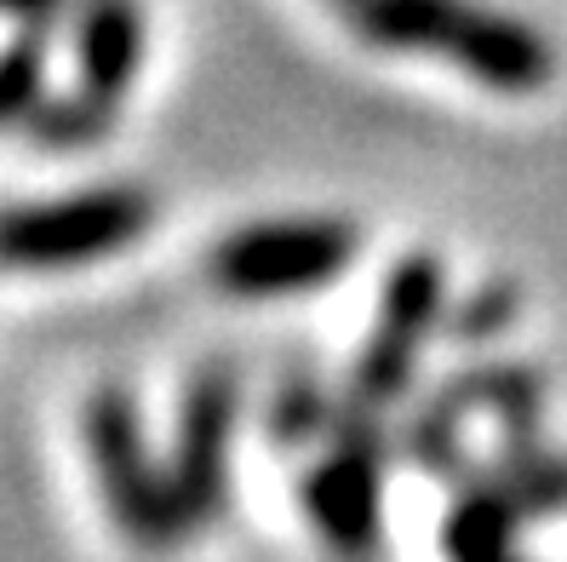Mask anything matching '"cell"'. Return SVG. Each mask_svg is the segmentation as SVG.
<instances>
[{
    "instance_id": "cell-10",
    "label": "cell",
    "mask_w": 567,
    "mask_h": 562,
    "mask_svg": "<svg viewBox=\"0 0 567 562\" xmlns=\"http://www.w3.org/2000/svg\"><path fill=\"white\" fill-rule=\"evenodd\" d=\"M447 402L471 419V413H493L505 437H539V413H545V374L533 361H482L464 368L442 385Z\"/></svg>"
},
{
    "instance_id": "cell-3",
    "label": "cell",
    "mask_w": 567,
    "mask_h": 562,
    "mask_svg": "<svg viewBox=\"0 0 567 562\" xmlns=\"http://www.w3.org/2000/svg\"><path fill=\"white\" fill-rule=\"evenodd\" d=\"M384 466H390L384 413L344 396L327 453L298 477V511L310 517L321 545L339 562H373L384 545Z\"/></svg>"
},
{
    "instance_id": "cell-18",
    "label": "cell",
    "mask_w": 567,
    "mask_h": 562,
    "mask_svg": "<svg viewBox=\"0 0 567 562\" xmlns=\"http://www.w3.org/2000/svg\"><path fill=\"white\" fill-rule=\"evenodd\" d=\"M332 7H339V12H350V7H355V0H332Z\"/></svg>"
},
{
    "instance_id": "cell-6",
    "label": "cell",
    "mask_w": 567,
    "mask_h": 562,
    "mask_svg": "<svg viewBox=\"0 0 567 562\" xmlns=\"http://www.w3.org/2000/svg\"><path fill=\"white\" fill-rule=\"evenodd\" d=\"M447 310V264L436 253H408L379 287V321L367 334L350 390L367 408H395L408 396L413 374H419V350L436 334V321Z\"/></svg>"
},
{
    "instance_id": "cell-5",
    "label": "cell",
    "mask_w": 567,
    "mask_h": 562,
    "mask_svg": "<svg viewBox=\"0 0 567 562\" xmlns=\"http://www.w3.org/2000/svg\"><path fill=\"white\" fill-rule=\"evenodd\" d=\"M361 229L350 218H270L241 224L213 247V282L236 299H287L316 293L350 270Z\"/></svg>"
},
{
    "instance_id": "cell-15",
    "label": "cell",
    "mask_w": 567,
    "mask_h": 562,
    "mask_svg": "<svg viewBox=\"0 0 567 562\" xmlns=\"http://www.w3.org/2000/svg\"><path fill=\"white\" fill-rule=\"evenodd\" d=\"M47 104V35L41 29H18L0 47V132L7 126H29Z\"/></svg>"
},
{
    "instance_id": "cell-9",
    "label": "cell",
    "mask_w": 567,
    "mask_h": 562,
    "mask_svg": "<svg viewBox=\"0 0 567 562\" xmlns=\"http://www.w3.org/2000/svg\"><path fill=\"white\" fill-rule=\"evenodd\" d=\"M516 493L498 482V471H471L453 488V505L442 517V556L447 562H527L516 551V528H522Z\"/></svg>"
},
{
    "instance_id": "cell-4",
    "label": "cell",
    "mask_w": 567,
    "mask_h": 562,
    "mask_svg": "<svg viewBox=\"0 0 567 562\" xmlns=\"http://www.w3.org/2000/svg\"><path fill=\"white\" fill-rule=\"evenodd\" d=\"M155 195L144 184H97L58 202L0 207V270H70L150 236Z\"/></svg>"
},
{
    "instance_id": "cell-14",
    "label": "cell",
    "mask_w": 567,
    "mask_h": 562,
    "mask_svg": "<svg viewBox=\"0 0 567 562\" xmlns=\"http://www.w3.org/2000/svg\"><path fill=\"white\" fill-rule=\"evenodd\" d=\"M115 121H121L115 104H104V98L75 86V92L47 98V104L29 115V139H35L41 150H92L115 132Z\"/></svg>"
},
{
    "instance_id": "cell-2",
    "label": "cell",
    "mask_w": 567,
    "mask_h": 562,
    "mask_svg": "<svg viewBox=\"0 0 567 562\" xmlns=\"http://www.w3.org/2000/svg\"><path fill=\"white\" fill-rule=\"evenodd\" d=\"M81 437H86V459H92V477H97V493H104L110 522L150 556L178 551L195 528L173 493V471L155 466V453H150L138 396L126 385L92 390L86 413H81Z\"/></svg>"
},
{
    "instance_id": "cell-11",
    "label": "cell",
    "mask_w": 567,
    "mask_h": 562,
    "mask_svg": "<svg viewBox=\"0 0 567 562\" xmlns=\"http://www.w3.org/2000/svg\"><path fill=\"white\" fill-rule=\"evenodd\" d=\"M498 482L516 493L527 522L561 517L567 511V453L550 448L545 437H505L498 442Z\"/></svg>"
},
{
    "instance_id": "cell-13",
    "label": "cell",
    "mask_w": 567,
    "mask_h": 562,
    "mask_svg": "<svg viewBox=\"0 0 567 562\" xmlns=\"http://www.w3.org/2000/svg\"><path fill=\"white\" fill-rule=\"evenodd\" d=\"M339 408H344V396H332L316 368H292L270 396V442L287 453L327 442L332 425H339Z\"/></svg>"
},
{
    "instance_id": "cell-12",
    "label": "cell",
    "mask_w": 567,
    "mask_h": 562,
    "mask_svg": "<svg viewBox=\"0 0 567 562\" xmlns=\"http://www.w3.org/2000/svg\"><path fill=\"white\" fill-rule=\"evenodd\" d=\"M402 459H408L413 471L447 482V488H458L464 477L476 471V466H471V453H464V413L447 402L442 390L430 396V402L402 425Z\"/></svg>"
},
{
    "instance_id": "cell-8",
    "label": "cell",
    "mask_w": 567,
    "mask_h": 562,
    "mask_svg": "<svg viewBox=\"0 0 567 562\" xmlns=\"http://www.w3.org/2000/svg\"><path fill=\"white\" fill-rule=\"evenodd\" d=\"M144 63V12L138 0H75V70L81 92L126 104Z\"/></svg>"
},
{
    "instance_id": "cell-1",
    "label": "cell",
    "mask_w": 567,
    "mask_h": 562,
    "mask_svg": "<svg viewBox=\"0 0 567 562\" xmlns=\"http://www.w3.org/2000/svg\"><path fill=\"white\" fill-rule=\"evenodd\" d=\"M344 18L367 47L447 58L493 92H539L556 75V52L539 29L482 0H355Z\"/></svg>"
},
{
    "instance_id": "cell-16",
    "label": "cell",
    "mask_w": 567,
    "mask_h": 562,
    "mask_svg": "<svg viewBox=\"0 0 567 562\" xmlns=\"http://www.w3.org/2000/svg\"><path fill=\"white\" fill-rule=\"evenodd\" d=\"M516 310H522V293H516V282L493 276V282H482V287L471 293V299H464V305L453 310L447 334H453V339H464V345L498 339V334H505V327L516 321Z\"/></svg>"
},
{
    "instance_id": "cell-17",
    "label": "cell",
    "mask_w": 567,
    "mask_h": 562,
    "mask_svg": "<svg viewBox=\"0 0 567 562\" xmlns=\"http://www.w3.org/2000/svg\"><path fill=\"white\" fill-rule=\"evenodd\" d=\"M70 12L75 0H0V18H12L18 29H41V35H52Z\"/></svg>"
},
{
    "instance_id": "cell-7",
    "label": "cell",
    "mask_w": 567,
    "mask_h": 562,
    "mask_svg": "<svg viewBox=\"0 0 567 562\" xmlns=\"http://www.w3.org/2000/svg\"><path fill=\"white\" fill-rule=\"evenodd\" d=\"M236 413H241L236 361H207L184 390L173 459H166L189 528H218L229 517V437H236Z\"/></svg>"
}]
</instances>
